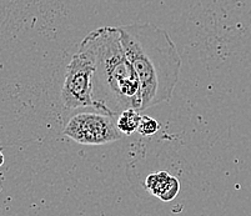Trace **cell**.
<instances>
[{
  "mask_svg": "<svg viewBox=\"0 0 251 216\" xmlns=\"http://www.w3.org/2000/svg\"><path fill=\"white\" fill-rule=\"evenodd\" d=\"M79 49L94 63V108L110 117H119L127 109L140 111V80L125 54L118 26H101L90 31Z\"/></svg>",
  "mask_w": 251,
  "mask_h": 216,
  "instance_id": "obj_1",
  "label": "cell"
},
{
  "mask_svg": "<svg viewBox=\"0 0 251 216\" xmlns=\"http://www.w3.org/2000/svg\"><path fill=\"white\" fill-rule=\"evenodd\" d=\"M118 28L125 54L140 80V111L170 100L182 60L169 34L149 23H133Z\"/></svg>",
  "mask_w": 251,
  "mask_h": 216,
  "instance_id": "obj_2",
  "label": "cell"
},
{
  "mask_svg": "<svg viewBox=\"0 0 251 216\" xmlns=\"http://www.w3.org/2000/svg\"><path fill=\"white\" fill-rule=\"evenodd\" d=\"M93 74L94 63L90 56L77 49L65 70L60 100L67 109L94 108L93 100Z\"/></svg>",
  "mask_w": 251,
  "mask_h": 216,
  "instance_id": "obj_3",
  "label": "cell"
},
{
  "mask_svg": "<svg viewBox=\"0 0 251 216\" xmlns=\"http://www.w3.org/2000/svg\"><path fill=\"white\" fill-rule=\"evenodd\" d=\"M63 134L75 143L90 146L114 143L123 138L114 117L104 113H79L69 119Z\"/></svg>",
  "mask_w": 251,
  "mask_h": 216,
  "instance_id": "obj_4",
  "label": "cell"
},
{
  "mask_svg": "<svg viewBox=\"0 0 251 216\" xmlns=\"http://www.w3.org/2000/svg\"><path fill=\"white\" fill-rule=\"evenodd\" d=\"M145 188L150 194L163 201H171L179 194L180 183L176 177L171 176L166 171H157L147 177Z\"/></svg>",
  "mask_w": 251,
  "mask_h": 216,
  "instance_id": "obj_5",
  "label": "cell"
},
{
  "mask_svg": "<svg viewBox=\"0 0 251 216\" xmlns=\"http://www.w3.org/2000/svg\"><path fill=\"white\" fill-rule=\"evenodd\" d=\"M141 121V115L136 109H127L123 111L116 120V126L123 135H131L138 131Z\"/></svg>",
  "mask_w": 251,
  "mask_h": 216,
  "instance_id": "obj_6",
  "label": "cell"
},
{
  "mask_svg": "<svg viewBox=\"0 0 251 216\" xmlns=\"http://www.w3.org/2000/svg\"><path fill=\"white\" fill-rule=\"evenodd\" d=\"M160 129V125L155 119H152L151 117H141L140 125L138 128V133L141 136H151L155 133H157Z\"/></svg>",
  "mask_w": 251,
  "mask_h": 216,
  "instance_id": "obj_7",
  "label": "cell"
},
{
  "mask_svg": "<svg viewBox=\"0 0 251 216\" xmlns=\"http://www.w3.org/2000/svg\"><path fill=\"white\" fill-rule=\"evenodd\" d=\"M3 164H4V155H3V152L0 151V167H1Z\"/></svg>",
  "mask_w": 251,
  "mask_h": 216,
  "instance_id": "obj_8",
  "label": "cell"
}]
</instances>
